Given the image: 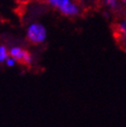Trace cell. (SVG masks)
<instances>
[{"instance_id": "6da1fadb", "label": "cell", "mask_w": 126, "mask_h": 127, "mask_svg": "<svg viewBox=\"0 0 126 127\" xmlns=\"http://www.w3.org/2000/svg\"><path fill=\"white\" fill-rule=\"evenodd\" d=\"M26 37L30 43L32 44H41L47 40L48 31L45 25L38 22H33L29 24L26 29Z\"/></svg>"}, {"instance_id": "7a4b0ae2", "label": "cell", "mask_w": 126, "mask_h": 127, "mask_svg": "<svg viewBox=\"0 0 126 127\" xmlns=\"http://www.w3.org/2000/svg\"><path fill=\"white\" fill-rule=\"evenodd\" d=\"M55 8L66 18L79 17L82 12L81 5L75 0H60Z\"/></svg>"}, {"instance_id": "3957f363", "label": "cell", "mask_w": 126, "mask_h": 127, "mask_svg": "<svg viewBox=\"0 0 126 127\" xmlns=\"http://www.w3.org/2000/svg\"><path fill=\"white\" fill-rule=\"evenodd\" d=\"M9 56L12 57L17 63H20L25 66H31L33 63V56L28 50L22 47L15 46L9 49Z\"/></svg>"}, {"instance_id": "277c9868", "label": "cell", "mask_w": 126, "mask_h": 127, "mask_svg": "<svg viewBox=\"0 0 126 127\" xmlns=\"http://www.w3.org/2000/svg\"><path fill=\"white\" fill-rule=\"evenodd\" d=\"M103 7L110 12H119L123 7L121 0H101Z\"/></svg>"}, {"instance_id": "5b68a950", "label": "cell", "mask_w": 126, "mask_h": 127, "mask_svg": "<svg viewBox=\"0 0 126 127\" xmlns=\"http://www.w3.org/2000/svg\"><path fill=\"white\" fill-rule=\"evenodd\" d=\"M9 57V52L7 51V48L3 44H0V63L5 62V60Z\"/></svg>"}, {"instance_id": "8992f818", "label": "cell", "mask_w": 126, "mask_h": 127, "mask_svg": "<svg viewBox=\"0 0 126 127\" xmlns=\"http://www.w3.org/2000/svg\"><path fill=\"white\" fill-rule=\"evenodd\" d=\"M116 38L120 48L126 52V34H118L116 35Z\"/></svg>"}, {"instance_id": "52a82bcc", "label": "cell", "mask_w": 126, "mask_h": 127, "mask_svg": "<svg viewBox=\"0 0 126 127\" xmlns=\"http://www.w3.org/2000/svg\"><path fill=\"white\" fill-rule=\"evenodd\" d=\"M16 63H17V61H16L14 58H12V57H10V56L8 57L7 59L5 60V64L7 65L8 67H12V66H15V65H16Z\"/></svg>"}, {"instance_id": "ba28073f", "label": "cell", "mask_w": 126, "mask_h": 127, "mask_svg": "<svg viewBox=\"0 0 126 127\" xmlns=\"http://www.w3.org/2000/svg\"><path fill=\"white\" fill-rule=\"evenodd\" d=\"M42 1L45 2L46 4L52 6V7H56V6H57V4L59 3L60 0H42Z\"/></svg>"}, {"instance_id": "9c48e42d", "label": "cell", "mask_w": 126, "mask_h": 127, "mask_svg": "<svg viewBox=\"0 0 126 127\" xmlns=\"http://www.w3.org/2000/svg\"><path fill=\"white\" fill-rule=\"evenodd\" d=\"M121 3H122V5H123V7L126 8V0H121Z\"/></svg>"}, {"instance_id": "30bf717a", "label": "cell", "mask_w": 126, "mask_h": 127, "mask_svg": "<svg viewBox=\"0 0 126 127\" xmlns=\"http://www.w3.org/2000/svg\"><path fill=\"white\" fill-rule=\"evenodd\" d=\"M19 2H28V1H30V0H18Z\"/></svg>"}]
</instances>
